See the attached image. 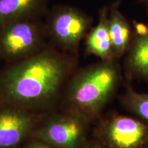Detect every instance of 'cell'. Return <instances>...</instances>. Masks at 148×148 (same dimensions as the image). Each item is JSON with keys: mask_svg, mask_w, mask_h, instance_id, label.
<instances>
[{"mask_svg": "<svg viewBox=\"0 0 148 148\" xmlns=\"http://www.w3.org/2000/svg\"><path fill=\"white\" fill-rule=\"evenodd\" d=\"M122 78L116 59L101 60L83 68L71 77L66 87L65 102L69 111L90 121L97 120L116 93Z\"/></svg>", "mask_w": 148, "mask_h": 148, "instance_id": "cell-2", "label": "cell"}, {"mask_svg": "<svg viewBox=\"0 0 148 148\" xmlns=\"http://www.w3.org/2000/svg\"><path fill=\"white\" fill-rule=\"evenodd\" d=\"M130 45L125 54L123 74L127 82L143 81L148 84V23L134 21Z\"/></svg>", "mask_w": 148, "mask_h": 148, "instance_id": "cell-8", "label": "cell"}, {"mask_svg": "<svg viewBox=\"0 0 148 148\" xmlns=\"http://www.w3.org/2000/svg\"><path fill=\"white\" fill-rule=\"evenodd\" d=\"M143 1L146 3V5H147V7H148V0H143Z\"/></svg>", "mask_w": 148, "mask_h": 148, "instance_id": "cell-15", "label": "cell"}, {"mask_svg": "<svg viewBox=\"0 0 148 148\" xmlns=\"http://www.w3.org/2000/svg\"><path fill=\"white\" fill-rule=\"evenodd\" d=\"M119 99L121 105L127 111L148 125V93L136 91L130 82H127Z\"/></svg>", "mask_w": 148, "mask_h": 148, "instance_id": "cell-12", "label": "cell"}, {"mask_svg": "<svg viewBox=\"0 0 148 148\" xmlns=\"http://www.w3.org/2000/svg\"><path fill=\"white\" fill-rule=\"evenodd\" d=\"M46 31L62 50L75 52L89 32L91 18L82 11L69 5L56 6L48 16Z\"/></svg>", "mask_w": 148, "mask_h": 148, "instance_id": "cell-4", "label": "cell"}, {"mask_svg": "<svg viewBox=\"0 0 148 148\" xmlns=\"http://www.w3.org/2000/svg\"><path fill=\"white\" fill-rule=\"evenodd\" d=\"M90 120L68 110L51 116L36 130L37 137L59 148H77L86 134Z\"/></svg>", "mask_w": 148, "mask_h": 148, "instance_id": "cell-6", "label": "cell"}, {"mask_svg": "<svg viewBox=\"0 0 148 148\" xmlns=\"http://www.w3.org/2000/svg\"><path fill=\"white\" fill-rule=\"evenodd\" d=\"M28 148H51L46 144L40 143V142H35L31 144Z\"/></svg>", "mask_w": 148, "mask_h": 148, "instance_id": "cell-13", "label": "cell"}, {"mask_svg": "<svg viewBox=\"0 0 148 148\" xmlns=\"http://www.w3.org/2000/svg\"><path fill=\"white\" fill-rule=\"evenodd\" d=\"M97 119L96 134L110 148H143L148 144V125L139 119L111 113Z\"/></svg>", "mask_w": 148, "mask_h": 148, "instance_id": "cell-5", "label": "cell"}, {"mask_svg": "<svg viewBox=\"0 0 148 148\" xmlns=\"http://www.w3.org/2000/svg\"><path fill=\"white\" fill-rule=\"evenodd\" d=\"M88 148H103L101 147V145H98V144H93V145H91L89 146Z\"/></svg>", "mask_w": 148, "mask_h": 148, "instance_id": "cell-14", "label": "cell"}, {"mask_svg": "<svg viewBox=\"0 0 148 148\" xmlns=\"http://www.w3.org/2000/svg\"><path fill=\"white\" fill-rule=\"evenodd\" d=\"M74 61L52 48L12 62L0 73V104L27 110L49 106L58 97Z\"/></svg>", "mask_w": 148, "mask_h": 148, "instance_id": "cell-1", "label": "cell"}, {"mask_svg": "<svg viewBox=\"0 0 148 148\" xmlns=\"http://www.w3.org/2000/svg\"><path fill=\"white\" fill-rule=\"evenodd\" d=\"M36 116L31 111L0 104V148H14L36 128Z\"/></svg>", "mask_w": 148, "mask_h": 148, "instance_id": "cell-7", "label": "cell"}, {"mask_svg": "<svg viewBox=\"0 0 148 148\" xmlns=\"http://www.w3.org/2000/svg\"><path fill=\"white\" fill-rule=\"evenodd\" d=\"M47 0H0V28L12 22L40 17Z\"/></svg>", "mask_w": 148, "mask_h": 148, "instance_id": "cell-11", "label": "cell"}, {"mask_svg": "<svg viewBox=\"0 0 148 148\" xmlns=\"http://www.w3.org/2000/svg\"><path fill=\"white\" fill-rule=\"evenodd\" d=\"M46 27L39 17L23 18L0 28V59L12 62L44 48Z\"/></svg>", "mask_w": 148, "mask_h": 148, "instance_id": "cell-3", "label": "cell"}, {"mask_svg": "<svg viewBox=\"0 0 148 148\" xmlns=\"http://www.w3.org/2000/svg\"><path fill=\"white\" fill-rule=\"evenodd\" d=\"M120 1H116L108 8V28L114 58L125 56L130 45L133 27L119 10Z\"/></svg>", "mask_w": 148, "mask_h": 148, "instance_id": "cell-9", "label": "cell"}, {"mask_svg": "<svg viewBox=\"0 0 148 148\" xmlns=\"http://www.w3.org/2000/svg\"><path fill=\"white\" fill-rule=\"evenodd\" d=\"M86 51L101 60H114L112 43L108 28V8L103 7L99 11L98 23L86 36Z\"/></svg>", "mask_w": 148, "mask_h": 148, "instance_id": "cell-10", "label": "cell"}]
</instances>
